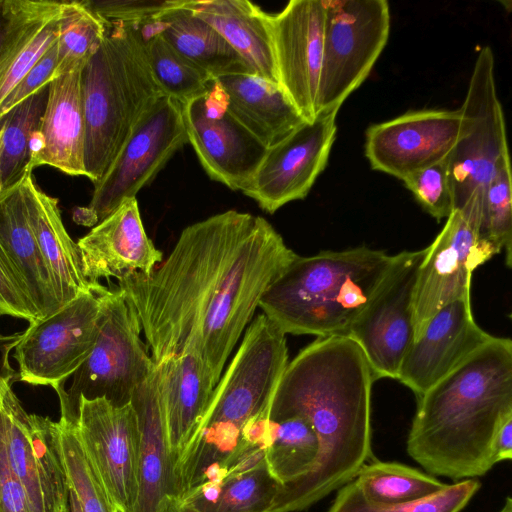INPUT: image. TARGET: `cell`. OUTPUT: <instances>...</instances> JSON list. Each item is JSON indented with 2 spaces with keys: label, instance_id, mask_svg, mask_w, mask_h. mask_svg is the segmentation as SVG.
Here are the masks:
<instances>
[{
  "label": "cell",
  "instance_id": "cell-1",
  "mask_svg": "<svg viewBox=\"0 0 512 512\" xmlns=\"http://www.w3.org/2000/svg\"><path fill=\"white\" fill-rule=\"evenodd\" d=\"M297 254L263 217L228 210L184 228L150 275L118 279L155 364L197 354L219 381L264 293Z\"/></svg>",
  "mask_w": 512,
  "mask_h": 512
},
{
  "label": "cell",
  "instance_id": "cell-2",
  "mask_svg": "<svg viewBox=\"0 0 512 512\" xmlns=\"http://www.w3.org/2000/svg\"><path fill=\"white\" fill-rule=\"evenodd\" d=\"M407 452L432 476L476 479L494 465L497 432L512 418V342L492 337L425 393Z\"/></svg>",
  "mask_w": 512,
  "mask_h": 512
},
{
  "label": "cell",
  "instance_id": "cell-3",
  "mask_svg": "<svg viewBox=\"0 0 512 512\" xmlns=\"http://www.w3.org/2000/svg\"><path fill=\"white\" fill-rule=\"evenodd\" d=\"M288 364L286 335L263 313L252 319L225 372L217 382L204 416L175 468L180 498L192 488L216 481L264 450L243 436L268 417Z\"/></svg>",
  "mask_w": 512,
  "mask_h": 512
},
{
  "label": "cell",
  "instance_id": "cell-4",
  "mask_svg": "<svg viewBox=\"0 0 512 512\" xmlns=\"http://www.w3.org/2000/svg\"><path fill=\"white\" fill-rule=\"evenodd\" d=\"M391 261V255L366 246L297 255L259 308L285 335L347 336Z\"/></svg>",
  "mask_w": 512,
  "mask_h": 512
},
{
  "label": "cell",
  "instance_id": "cell-5",
  "mask_svg": "<svg viewBox=\"0 0 512 512\" xmlns=\"http://www.w3.org/2000/svg\"><path fill=\"white\" fill-rule=\"evenodd\" d=\"M84 165L93 184L105 174L134 125L161 95L138 25L107 22L106 34L81 71Z\"/></svg>",
  "mask_w": 512,
  "mask_h": 512
},
{
  "label": "cell",
  "instance_id": "cell-6",
  "mask_svg": "<svg viewBox=\"0 0 512 512\" xmlns=\"http://www.w3.org/2000/svg\"><path fill=\"white\" fill-rule=\"evenodd\" d=\"M464 130L448 157L454 210L478 231L486 187L509 154L506 125L495 82L492 49L477 55L466 97L459 108ZM478 237V236H477Z\"/></svg>",
  "mask_w": 512,
  "mask_h": 512
},
{
  "label": "cell",
  "instance_id": "cell-7",
  "mask_svg": "<svg viewBox=\"0 0 512 512\" xmlns=\"http://www.w3.org/2000/svg\"><path fill=\"white\" fill-rule=\"evenodd\" d=\"M323 63L317 116L337 113L368 77L387 44L386 0H325Z\"/></svg>",
  "mask_w": 512,
  "mask_h": 512
},
{
  "label": "cell",
  "instance_id": "cell-8",
  "mask_svg": "<svg viewBox=\"0 0 512 512\" xmlns=\"http://www.w3.org/2000/svg\"><path fill=\"white\" fill-rule=\"evenodd\" d=\"M141 332L137 313L121 291L108 289L95 346L65 389L75 413L79 397L105 398L116 406L130 402L134 390L156 366L141 340Z\"/></svg>",
  "mask_w": 512,
  "mask_h": 512
},
{
  "label": "cell",
  "instance_id": "cell-9",
  "mask_svg": "<svg viewBox=\"0 0 512 512\" xmlns=\"http://www.w3.org/2000/svg\"><path fill=\"white\" fill-rule=\"evenodd\" d=\"M108 288L79 293L53 314L30 323L14 342L19 379L31 385H64L97 341Z\"/></svg>",
  "mask_w": 512,
  "mask_h": 512
},
{
  "label": "cell",
  "instance_id": "cell-10",
  "mask_svg": "<svg viewBox=\"0 0 512 512\" xmlns=\"http://www.w3.org/2000/svg\"><path fill=\"white\" fill-rule=\"evenodd\" d=\"M186 143L182 104L163 94L139 118L103 177L94 184L87 208L98 222L102 221L124 200L136 198Z\"/></svg>",
  "mask_w": 512,
  "mask_h": 512
},
{
  "label": "cell",
  "instance_id": "cell-11",
  "mask_svg": "<svg viewBox=\"0 0 512 512\" xmlns=\"http://www.w3.org/2000/svg\"><path fill=\"white\" fill-rule=\"evenodd\" d=\"M427 252L428 246L393 255L387 272L348 331L376 380L397 379L414 339V289Z\"/></svg>",
  "mask_w": 512,
  "mask_h": 512
},
{
  "label": "cell",
  "instance_id": "cell-12",
  "mask_svg": "<svg viewBox=\"0 0 512 512\" xmlns=\"http://www.w3.org/2000/svg\"><path fill=\"white\" fill-rule=\"evenodd\" d=\"M0 433L10 468L23 485L33 512H70L55 421L27 413L11 382L2 394Z\"/></svg>",
  "mask_w": 512,
  "mask_h": 512
},
{
  "label": "cell",
  "instance_id": "cell-13",
  "mask_svg": "<svg viewBox=\"0 0 512 512\" xmlns=\"http://www.w3.org/2000/svg\"><path fill=\"white\" fill-rule=\"evenodd\" d=\"M76 431L86 456L118 512H132L139 494L141 432L131 402L79 397Z\"/></svg>",
  "mask_w": 512,
  "mask_h": 512
},
{
  "label": "cell",
  "instance_id": "cell-14",
  "mask_svg": "<svg viewBox=\"0 0 512 512\" xmlns=\"http://www.w3.org/2000/svg\"><path fill=\"white\" fill-rule=\"evenodd\" d=\"M188 142L207 175L231 190L251 182L267 147L231 113L214 79L207 91L182 104Z\"/></svg>",
  "mask_w": 512,
  "mask_h": 512
},
{
  "label": "cell",
  "instance_id": "cell-15",
  "mask_svg": "<svg viewBox=\"0 0 512 512\" xmlns=\"http://www.w3.org/2000/svg\"><path fill=\"white\" fill-rule=\"evenodd\" d=\"M337 113L304 121L267 148L250 184L242 191L270 214L307 196L325 169L336 139Z\"/></svg>",
  "mask_w": 512,
  "mask_h": 512
},
{
  "label": "cell",
  "instance_id": "cell-16",
  "mask_svg": "<svg viewBox=\"0 0 512 512\" xmlns=\"http://www.w3.org/2000/svg\"><path fill=\"white\" fill-rule=\"evenodd\" d=\"M325 18V0H291L266 13L278 85L305 121L317 117Z\"/></svg>",
  "mask_w": 512,
  "mask_h": 512
},
{
  "label": "cell",
  "instance_id": "cell-17",
  "mask_svg": "<svg viewBox=\"0 0 512 512\" xmlns=\"http://www.w3.org/2000/svg\"><path fill=\"white\" fill-rule=\"evenodd\" d=\"M463 130L460 109L409 111L369 126L365 155L373 170L402 180L449 157Z\"/></svg>",
  "mask_w": 512,
  "mask_h": 512
},
{
  "label": "cell",
  "instance_id": "cell-18",
  "mask_svg": "<svg viewBox=\"0 0 512 512\" xmlns=\"http://www.w3.org/2000/svg\"><path fill=\"white\" fill-rule=\"evenodd\" d=\"M495 254L479 241L463 215L453 210L419 269L413 296L414 338L442 307L471 294L474 270Z\"/></svg>",
  "mask_w": 512,
  "mask_h": 512
},
{
  "label": "cell",
  "instance_id": "cell-19",
  "mask_svg": "<svg viewBox=\"0 0 512 512\" xmlns=\"http://www.w3.org/2000/svg\"><path fill=\"white\" fill-rule=\"evenodd\" d=\"M493 336L475 322L471 296L442 307L409 346L397 380L417 397L425 393Z\"/></svg>",
  "mask_w": 512,
  "mask_h": 512
},
{
  "label": "cell",
  "instance_id": "cell-20",
  "mask_svg": "<svg viewBox=\"0 0 512 512\" xmlns=\"http://www.w3.org/2000/svg\"><path fill=\"white\" fill-rule=\"evenodd\" d=\"M77 245L84 276L91 285L135 272L150 275L163 258L145 232L136 198L124 200Z\"/></svg>",
  "mask_w": 512,
  "mask_h": 512
},
{
  "label": "cell",
  "instance_id": "cell-21",
  "mask_svg": "<svg viewBox=\"0 0 512 512\" xmlns=\"http://www.w3.org/2000/svg\"><path fill=\"white\" fill-rule=\"evenodd\" d=\"M139 422V494L132 512H172L181 501L155 366L130 400Z\"/></svg>",
  "mask_w": 512,
  "mask_h": 512
},
{
  "label": "cell",
  "instance_id": "cell-22",
  "mask_svg": "<svg viewBox=\"0 0 512 512\" xmlns=\"http://www.w3.org/2000/svg\"><path fill=\"white\" fill-rule=\"evenodd\" d=\"M156 368L175 473L177 463L199 427L216 383L201 358L192 352L167 357L157 363Z\"/></svg>",
  "mask_w": 512,
  "mask_h": 512
},
{
  "label": "cell",
  "instance_id": "cell-23",
  "mask_svg": "<svg viewBox=\"0 0 512 512\" xmlns=\"http://www.w3.org/2000/svg\"><path fill=\"white\" fill-rule=\"evenodd\" d=\"M7 28L0 44V105L56 42L64 1L5 0Z\"/></svg>",
  "mask_w": 512,
  "mask_h": 512
},
{
  "label": "cell",
  "instance_id": "cell-24",
  "mask_svg": "<svg viewBox=\"0 0 512 512\" xmlns=\"http://www.w3.org/2000/svg\"><path fill=\"white\" fill-rule=\"evenodd\" d=\"M0 247L39 319L56 312L62 305L29 222L22 181L0 193Z\"/></svg>",
  "mask_w": 512,
  "mask_h": 512
},
{
  "label": "cell",
  "instance_id": "cell-25",
  "mask_svg": "<svg viewBox=\"0 0 512 512\" xmlns=\"http://www.w3.org/2000/svg\"><path fill=\"white\" fill-rule=\"evenodd\" d=\"M81 71L59 76L48 84L47 101L39 125L45 147L33 162V169L49 165L71 176L87 177Z\"/></svg>",
  "mask_w": 512,
  "mask_h": 512
},
{
  "label": "cell",
  "instance_id": "cell-26",
  "mask_svg": "<svg viewBox=\"0 0 512 512\" xmlns=\"http://www.w3.org/2000/svg\"><path fill=\"white\" fill-rule=\"evenodd\" d=\"M22 190L31 228L61 305L83 291L101 288L103 285H91L84 276L79 247L64 227L58 200L36 185L32 173L22 180Z\"/></svg>",
  "mask_w": 512,
  "mask_h": 512
},
{
  "label": "cell",
  "instance_id": "cell-27",
  "mask_svg": "<svg viewBox=\"0 0 512 512\" xmlns=\"http://www.w3.org/2000/svg\"><path fill=\"white\" fill-rule=\"evenodd\" d=\"M215 80L226 94L231 113L267 148L305 121L276 83L249 72Z\"/></svg>",
  "mask_w": 512,
  "mask_h": 512
},
{
  "label": "cell",
  "instance_id": "cell-28",
  "mask_svg": "<svg viewBox=\"0 0 512 512\" xmlns=\"http://www.w3.org/2000/svg\"><path fill=\"white\" fill-rule=\"evenodd\" d=\"M185 5L214 27L253 74L278 84L266 12L248 0H186Z\"/></svg>",
  "mask_w": 512,
  "mask_h": 512
},
{
  "label": "cell",
  "instance_id": "cell-29",
  "mask_svg": "<svg viewBox=\"0 0 512 512\" xmlns=\"http://www.w3.org/2000/svg\"><path fill=\"white\" fill-rule=\"evenodd\" d=\"M186 0L147 22L184 58L214 79L225 74L249 72L247 64L209 23L195 15Z\"/></svg>",
  "mask_w": 512,
  "mask_h": 512
},
{
  "label": "cell",
  "instance_id": "cell-30",
  "mask_svg": "<svg viewBox=\"0 0 512 512\" xmlns=\"http://www.w3.org/2000/svg\"><path fill=\"white\" fill-rule=\"evenodd\" d=\"M281 486L270 474L265 459L219 482L203 483L189 490L181 501L200 512H270Z\"/></svg>",
  "mask_w": 512,
  "mask_h": 512
},
{
  "label": "cell",
  "instance_id": "cell-31",
  "mask_svg": "<svg viewBox=\"0 0 512 512\" xmlns=\"http://www.w3.org/2000/svg\"><path fill=\"white\" fill-rule=\"evenodd\" d=\"M54 390L60 402V419L55 427L68 487L76 494L82 512H118L79 441L76 413L64 386Z\"/></svg>",
  "mask_w": 512,
  "mask_h": 512
},
{
  "label": "cell",
  "instance_id": "cell-32",
  "mask_svg": "<svg viewBox=\"0 0 512 512\" xmlns=\"http://www.w3.org/2000/svg\"><path fill=\"white\" fill-rule=\"evenodd\" d=\"M48 96V85L11 110L0 120V186L19 184L30 169L29 142L39 128Z\"/></svg>",
  "mask_w": 512,
  "mask_h": 512
},
{
  "label": "cell",
  "instance_id": "cell-33",
  "mask_svg": "<svg viewBox=\"0 0 512 512\" xmlns=\"http://www.w3.org/2000/svg\"><path fill=\"white\" fill-rule=\"evenodd\" d=\"M368 500L379 504H401L436 494L447 484L413 467L397 463L367 462L352 479Z\"/></svg>",
  "mask_w": 512,
  "mask_h": 512
},
{
  "label": "cell",
  "instance_id": "cell-34",
  "mask_svg": "<svg viewBox=\"0 0 512 512\" xmlns=\"http://www.w3.org/2000/svg\"><path fill=\"white\" fill-rule=\"evenodd\" d=\"M107 22L83 1H64L56 40L57 59L52 79L81 71L98 50Z\"/></svg>",
  "mask_w": 512,
  "mask_h": 512
},
{
  "label": "cell",
  "instance_id": "cell-35",
  "mask_svg": "<svg viewBox=\"0 0 512 512\" xmlns=\"http://www.w3.org/2000/svg\"><path fill=\"white\" fill-rule=\"evenodd\" d=\"M140 27L152 73L162 91L184 104L207 91L214 78L177 51L148 24Z\"/></svg>",
  "mask_w": 512,
  "mask_h": 512
},
{
  "label": "cell",
  "instance_id": "cell-36",
  "mask_svg": "<svg viewBox=\"0 0 512 512\" xmlns=\"http://www.w3.org/2000/svg\"><path fill=\"white\" fill-rule=\"evenodd\" d=\"M477 479H465L429 497L401 504H379L362 495L351 480L338 489L327 512H460L480 488Z\"/></svg>",
  "mask_w": 512,
  "mask_h": 512
},
{
  "label": "cell",
  "instance_id": "cell-37",
  "mask_svg": "<svg viewBox=\"0 0 512 512\" xmlns=\"http://www.w3.org/2000/svg\"><path fill=\"white\" fill-rule=\"evenodd\" d=\"M477 236L497 254L504 249L506 264L511 267L512 176L509 154L500 160L486 187Z\"/></svg>",
  "mask_w": 512,
  "mask_h": 512
},
{
  "label": "cell",
  "instance_id": "cell-38",
  "mask_svg": "<svg viewBox=\"0 0 512 512\" xmlns=\"http://www.w3.org/2000/svg\"><path fill=\"white\" fill-rule=\"evenodd\" d=\"M418 203L437 221L447 219L454 210L448 172V157L402 179Z\"/></svg>",
  "mask_w": 512,
  "mask_h": 512
},
{
  "label": "cell",
  "instance_id": "cell-39",
  "mask_svg": "<svg viewBox=\"0 0 512 512\" xmlns=\"http://www.w3.org/2000/svg\"><path fill=\"white\" fill-rule=\"evenodd\" d=\"M106 22L141 25L176 6L179 0H84Z\"/></svg>",
  "mask_w": 512,
  "mask_h": 512
},
{
  "label": "cell",
  "instance_id": "cell-40",
  "mask_svg": "<svg viewBox=\"0 0 512 512\" xmlns=\"http://www.w3.org/2000/svg\"><path fill=\"white\" fill-rule=\"evenodd\" d=\"M2 315L26 320L29 324L39 319L34 305L0 247V316Z\"/></svg>",
  "mask_w": 512,
  "mask_h": 512
},
{
  "label": "cell",
  "instance_id": "cell-41",
  "mask_svg": "<svg viewBox=\"0 0 512 512\" xmlns=\"http://www.w3.org/2000/svg\"><path fill=\"white\" fill-rule=\"evenodd\" d=\"M56 59L57 46L55 42L0 105V120L50 83L56 66Z\"/></svg>",
  "mask_w": 512,
  "mask_h": 512
},
{
  "label": "cell",
  "instance_id": "cell-42",
  "mask_svg": "<svg viewBox=\"0 0 512 512\" xmlns=\"http://www.w3.org/2000/svg\"><path fill=\"white\" fill-rule=\"evenodd\" d=\"M0 512H33L25 489L10 468L0 433Z\"/></svg>",
  "mask_w": 512,
  "mask_h": 512
},
{
  "label": "cell",
  "instance_id": "cell-43",
  "mask_svg": "<svg viewBox=\"0 0 512 512\" xmlns=\"http://www.w3.org/2000/svg\"><path fill=\"white\" fill-rule=\"evenodd\" d=\"M493 458L495 464L512 458V418L505 421L496 434Z\"/></svg>",
  "mask_w": 512,
  "mask_h": 512
},
{
  "label": "cell",
  "instance_id": "cell-44",
  "mask_svg": "<svg viewBox=\"0 0 512 512\" xmlns=\"http://www.w3.org/2000/svg\"><path fill=\"white\" fill-rule=\"evenodd\" d=\"M9 363H5L0 368V416H1V403H2V394L4 387L7 383L11 382V378L13 375V371L9 368Z\"/></svg>",
  "mask_w": 512,
  "mask_h": 512
},
{
  "label": "cell",
  "instance_id": "cell-45",
  "mask_svg": "<svg viewBox=\"0 0 512 512\" xmlns=\"http://www.w3.org/2000/svg\"><path fill=\"white\" fill-rule=\"evenodd\" d=\"M7 10L5 5V0H0V44L2 42V39L4 37L6 28H7Z\"/></svg>",
  "mask_w": 512,
  "mask_h": 512
},
{
  "label": "cell",
  "instance_id": "cell-46",
  "mask_svg": "<svg viewBox=\"0 0 512 512\" xmlns=\"http://www.w3.org/2000/svg\"><path fill=\"white\" fill-rule=\"evenodd\" d=\"M69 508H70V512H82V509H81V506H80V503L77 499V496L76 494L74 493V491L69 488Z\"/></svg>",
  "mask_w": 512,
  "mask_h": 512
},
{
  "label": "cell",
  "instance_id": "cell-47",
  "mask_svg": "<svg viewBox=\"0 0 512 512\" xmlns=\"http://www.w3.org/2000/svg\"><path fill=\"white\" fill-rule=\"evenodd\" d=\"M172 512H200L189 503L180 501Z\"/></svg>",
  "mask_w": 512,
  "mask_h": 512
},
{
  "label": "cell",
  "instance_id": "cell-48",
  "mask_svg": "<svg viewBox=\"0 0 512 512\" xmlns=\"http://www.w3.org/2000/svg\"><path fill=\"white\" fill-rule=\"evenodd\" d=\"M498 512H512V499L507 497L502 508Z\"/></svg>",
  "mask_w": 512,
  "mask_h": 512
}]
</instances>
